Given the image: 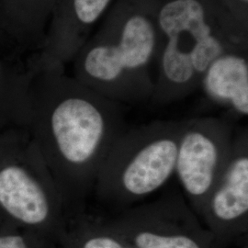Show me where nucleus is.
<instances>
[{"mask_svg": "<svg viewBox=\"0 0 248 248\" xmlns=\"http://www.w3.org/2000/svg\"><path fill=\"white\" fill-rule=\"evenodd\" d=\"M235 134L230 121L224 118L183 120L175 176L199 218L229 162Z\"/></svg>", "mask_w": 248, "mask_h": 248, "instance_id": "nucleus-7", "label": "nucleus"}, {"mask_svg": "<svg viewBox=\"0 0 248 248\" xmlns=\"http://www.w3.org/2000/svg\"><path fill=\"white\" fill-rule=\"evenodd\" d=\"M220 1L242 25L248 27V0H220Z\"/></svg>", "mask_w": 248, "mask_h": 248, "instance_id": "nucleus-14", "label": "nucleus"}, {"mask_svg": "<svg viewBox=\"0 0 248 248\" xmlns=\"http://www.w3.org/2000/svg\"><path fill=\"white\" fill-rule=\"evenodd\" d=\"M135 248H223L179 190L104 217Z\"/></svg>", "mask_w": 248, "mask_h": 248, "instance_id": "nucleus-6", "label": "nucleus"}, {"mask_svg": "<svg viewBox=\"0 0 248 248\" xmlns=\"http://www.w3.org/2000/svg\"><path fill=\"white\" fill-rule=\"evenodd\" d=\"M74 213L29 133L0 134V221L58 242Z\"/></svg>", "mask_w": 248, "mask_h": 248, "instance_id": "nucleus-4", "label": "nucleus"}, {"mask_svg": "<svg viewBox=\"0 0 248 248\" xmlns=\"http://www.w3.org/2000/svg\"><path fill=\"white\" fill-rule=\"evenodd\" d=\"M157 21L162 48L151 98L155 104L189 97L217 58L248 51V27L220 0H160Z\"/></svg>", "mask_w": 248, "mask_h": 248, "instance_id": "nucleus-3", "label": "nucleus"}, {"mask_svg": "<svg viewBox=\"0 0 248 248\" xmlns=\"http://www.w3.org/2000/svg\"><path fill=\"white\" fill-rule=\"evenodd\" d=\"M243 248H248V245H246V246H245Z\"/></svg>", "mask_w": 248, "mask_h": 248, "instance_id": "nucleus-16", "label": "nucleus"}, {"mask_svg": "<svg viewBox=\"0 0 248 248\" xmlns=\"http://www.w3.org/2000/svg\"><path fill=\"white\" fill-rule=\"evenodd\" d=\"M183 120H169L126 129L98 171L97 200L119 212L166 186L175 176Z\"/></svg>", "mask_w": 248, "mask_h": 248, "instance_id": "nucleus-5", "label": "nucleus"}, {"mask_svg": "<svg viewBox=\"0 0 248 248\" xmlns=\"http://www.w3.org/2000/svg\"><path fill=\"white\" fill-rule=\"evenodd\" d=\"M0 53H8V54H11V53H9V51L2 45V44L0 43ZM11 55H13V54H11Z\"/></svg>", "mask_w": 248, "mask_h": 248, "instance_id": "nucleus-15", "label": "nucleus"}, {"mask_svg": "<svg viewBox=\"0 0 248 248\" xmlns=\"http://www.w3.org/2000/svg\"><path fill=\"white\" fill-rule=\"evenodd\" d=\"M115 0H53L50 23L33 69L64 68Z\"/></svg>", "mask_w": 248, "mask_h": 248, "instance_id": "nucleus-9", "label": "nucleus"}, {"mask_svg": "<svg viewBox=\"0 0 248 248\" xmlns=\"http://www.w3.org/2000/svg\"><path fill=\"white\" fill-rule=\"evenodd\" d=\"M201 88L213 103L248 115V51L223 54L205 73Z\"/></svg>", "mask_w": 248, "mask_h": 248, "instance_id": "nucleus-10", "label": "nucleus"}, {"mask_svg": "<svg viewBox=\"0 0 248 248\" xmlns=\"http://www.w3.org/2000/svg\"><path fill=\"white\" fill-rule=\"evenodd\" d=\"M18 127L35 143L74 214L86 211L99 169L128 129L124 105L59 67L32 70Z\"/></svg>", "mask_w": 248, "mask_h": 248, "instance_id": "nucleus-1", "label": "nucleus"}, {"mask_svg": "<svg viewBox=\"0 0 248 248\" xmlns=\"http://www.w3.org/2000/svg\"><path fill=\"white\" fill-rule=\"evenodd\" d=\"M200 220L223 248L248 232V132L236 133L229 162L205 204Z\"/></svg>", "mask_w": 248, "mask_h": 248, "instance_id": "nucleus-8", "label": "nucleus"}, {"mask_svg": "<svg viewBox=\"0 0 248 248\" xmlns=\"http://www.w3.org/2000/svg\"><path fill=\"white\" fill-rule=\"evenodd\" d=\"M58 248H135L101 216L76 213L58 242Z\"/></svg>", "mask_w": 248, "mask_h": 248, "instance_id": "nucleus-12", "label": "nucleus"}, {"mask_svg": "<svg viewBox=\"0 0 248 248\" xmlns=\"http://www.w3.org/2000/svg\"><path fill=\"white\" fill-rule=\"evenodd\" d=\"M0 248H58L52 241L0 221Z\"/></svg>", "mask_w": 248, "mask_h": 248, "instance_id": "nucleus-13", "label": "nucleus"}, {"mask_svg": "<svg viewBox=\"0 0 248 248\" xmlns=\"http://www.w3.org/2000/svg\"><path fill=\"white\" fill-rule=\"evenodd\" d=\"M31 74L29 60L0 53V134L18 127Z\"/></svg>", "mask_w": 248, "mask_h": 248, "instance_id": "nucleus-11", "label": "nucleus"}, {"mask_svg": "<svg viewBox=\"0 0 248 248\" xmlns=\"http://www.w3.org/2000/svg\"><path fill=\"white\" fill-rule=\"evenodd\" d=\"M160 0H115L73 59V78L122 105L151 101L161 48Z\"/></svg>", "mask_w": 248, "mask_h": 248, "instance_id": "nucleus-2", "label": "nucleus"}]
</instances>
